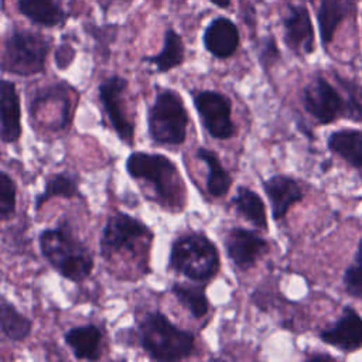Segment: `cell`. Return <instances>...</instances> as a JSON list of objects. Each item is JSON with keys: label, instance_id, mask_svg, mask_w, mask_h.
<instances>
[{"label": "cell", "instance_id": "obj_1", "mask_svg": "<svg viewBox=\"0 0 362 362\" xmlns=\"http://www.w3.org/2000/svg\"><path fill=\"white\" fill-rule=\"evenodd\" d=\"M38 246L42 257L65 279L81 283L93 270L95 262L89 249L78 239L66 221L55 228L41 230Z\"/></svg>", "mask_w": 362, "mask_h": 362}, {"label": "cell", "instance_id": "obj_2", "mask_svg": "<svg viewBox=\"0 0 362 362\" xmlns=\"http://www.w3.org/2000/svg\"><path fill=\"white\" fill-rule=\"evenodd\" d=\"M137 338L153 361H181L189 358L195 349L194 334L174 325L161 311H150L141 318Z\"/></svg>", "mask_w": 362, "mask_h": 362}, {"label": "cell", "instance_id": "obj_3", "mask_svg": "<svg viewBox=\"0 0 362 362\" xmlns=\"http://www.w3.org/2000/svg\"><path fill=\"white\" fill-rule=\"evenodd\" d=\"M301 103L320 124H329L341 117L362 122L361 93L348 88L344 96L322 76H315L303 88Z\"/></svg>", "mask_w": 362, "mask_h": 362}, {"label": "cell", "instance_id": "obj_4", "mask_svg": "<svg viewBox=\"0 0 362 362\" xmlns=\"http://www.w3.org/2000/svg\"><path fill=\"white\" fill-rule=\"evenodd\" d=\"M221 259L216 245L201 232L177 236L170 247L168 267L198 283L216 276Z\"/></svg>", "mask_w": 362, "mask_h": 362}, {"label": "cell", "instance_id": "obj_5", "mask_svg": "<svg viewBox=\"0 0 362 362\" xmlns=\"http://www.w3.org/2000/svg\"><path fill=\"white\" fill-rule=\"evenodd\" d=\"M189 117L181 96L173 89L160 90L147 112V132L156 144L180 146L185 141Z\"/></svg>", "mask_w": 362, "mask_h": 362}, {"label": "cell", "instance_id": "obj_6", "mask_svg": "<svg viewBox=\"0 0 362 362\" xmlns=\"http://www.w3.org/2000/svg\"><path fill=\"white\" fill-rule=\"evenodd\" d=\"M51 48V40L38 33L13 30L6 41L1 59L4 72L31 76L44 71Z\"/></svg>", "mask_w": 362, "mask_h": 362}, {"label": "cell", "instance_id": "obj_7", "mask_svg": "<svg viewBox=\"0 0 362 362\" xmlns=\"http://www.w3.org/2000/svg\"><path fill=\"white\" fill-rule=\"evenodd\" d=\"M126 171L133 180L147 181L163 202H174L177 197L178 171L167 156L133 151L126 158Z\"/></svg>", "mask_w": 362, "mask_h": 362}, {"label": "cell", "instance_id": "obj_8", "mask_svg": "<svg viewBox=\"0 0 362 362\" xmlns=\"http://www.w3.org/2000/svg\"><path fill=\"white\" fill-rule=\"evenodd\" d=\"M192 102L204 129L218 140L235 136L236 127L232 120V103L228 96L218 90H191Z\"/></svg>", "mask_w": 362, "mask_h": 362}, {"label": "cell", "instance_id": "obj_9", "mask_svg": "<svg viewBox=\"0 0 362 362\" xmlns=\"http://www.w3.org/2000/svg\"><path fill=\"white\" fill-rule=\"evenodd\" d=\"M148 233L150 230L144 222L126 212L116 211L107 218L102 229L99 240L100 255L109 259L124 249L133 247L137 239Z\"/></svg>", "mask_w": 362, "mask_h": 362}, {"label": "cell", "instance_id": "obj_10", "mask_svg": "<svg viewBox=\"0 0 362 362\" xmlns=\"http://www.w3.org/2000/svg\"><path fill=\"white\" fill-rule=\"evenodd\" d=\"M127 89V79L120 75H110L98 86L100 105L119 139L127 144L133 143L134 126L123 109V93Z\"/></svg>", "mask_w": 362, "mask_h": 362}, {"label": "cell", "instance_id": "obj_11", "mask_svg": "<svg viewBox=\"0 0 362 362\" xmlns=\"http://www.w3.org/2000/svg\"><path fill=\"white\" fill-rule=\"evenodd\" d=\"M223 245L229 260L240 270L252 269L269 252V243L260 235L239 226L228 230Z\"/></svg>", "mask_w": 362, "mask_h": 362}, {"label": "cell", "instance_id": "obj_12", "mask_svg": "<svg viewBox=\"0 0 362 362\" xmlns=\"http://www.w3.org/2000/svg\"><path fill=\"white\" fill-rule=\"evenodd\" d=\"M320 339L342 352L362 349V317L352 307H344L339 318L320 332Z\"/></svg>", "mask_w": 362, "mask_h": 362}, {"label": "cell", "instance_id": "obj_13", "mask_svg": "<svg viewBox=\"0 0 362 362\" xmlns=\"http://www.w3.org/2000/svg\"><path fill=\"white\" fill-rule=\"evenodd\" d=\"M284 42L297 55L314 51V30L308 10L301 4H290L283 17Z\"/></svg>", "mask_w": 362, "mask_h": 362}, {"label": "cell", "instance_id": "obj_14", "mask_svg": "<svg viewBox=\"0 0 362 362\" xmlns=\"http://www.w3.org/2000/svg\"><path fill=\"white\" fill-rule=\"evenodd\" d=\"M263 189L272 205V216L274 221L283 219L288 209L304 198L300 182L283 174H276L264 180Z\"/></svg>", "mask_w": 362, "mask_h": 362}, {"label": "cell", "instance_id": "obj_15", "mask_svg": "<svg viewBox=\"0 0 362 362\" xmlns=\"http://www.w3.org/2000/svg\"><path fill=\"white\" fill-rule=\"evenodd\" d=\"M202 42L205 49L215 58H229L239 47V30L229 18L216 17L206 25Z\"/></svg>", "mask_w": 362, "mask_h": 362}, {"label": "cell", "instance_id": "obj_16", "mask_svg": "<svg viewBox=\"0 0 362 362\" xmlns=\"http://www.w3.org/2000/svg\"><path fill=\"white\" fill-rule=\"evenodd\" d=\"M0 136L4 143H14L21 136V106L14 82L3 79L0 83Z\"/></svg>", "mask_w": 362, "mask_h": 362}, {"label": "cell", "instance_id": "obj_17", "mask_svg": "<svg viewBox=\"0 0 362 362\" xmlns=\"http://www.w3.org/2000/svg\"><path fill=\"white\" fill-rule=\"evenodd\" d=\"M64 341L79 361H98L100 358L102 331L95 324L69 328L64 334Z\"/></svg>", "mask_w": 362, "mask_h": 362}, {"label": "cell", "instance_id": "obj_18", "mask_svg": "<svg viewBox=\"0 0 362 362\" xmlns=\"http://www.w3.org/2000/svg\"><path fill=\"white\" fill-rule=\"evenodd\" d=\"M331 153L345 160L354 168H362V130L341 129L332 132L327 139Z\"/></svg>", "mask_w": 362, "mask_h": 362}, {"label": "cell", "instance_id": "obj_19", "mask_svg": "<svg viewBox=\"0 0 362 362\" xmlns=\"http://www.w3.org/2000/svg\"><path fill=\"white\" fill-rule=\"evenodd\" d=\"M197 157L208 167L205 182L208 194L215 198L226 195L232 185V177L229 171L222 165L218 154L206 147H198Z\"/></svg>", "mask_w": 362, "mask_h": 362}, {"label": "cell", "instance_id": "obj_20", "mask_svg": "<svg viewBox=\"0 0 362 362\" xmlns=\"http://www.w3.org/2000/svg\"><path fill=\"white\" fill-rule=\"evenodd\" d=\"M230 204L233 205L236 212L242 215L253 226L260 228L263 230L267 229L266 205L257 192L245 185H240L238 187L236 194L232 198Z\"/></svg>", "mask_w": 362, "mask_h": 362}, {"label": "cell", "instance_id": "obj_21", "mask_svg": "<svg viewBox=\"0 0 362 362\" xmlns=\"http://www.w3.org/2000/svg\"><path fill=\"white\" fill-rule=\"evenodd\" d=\"M352 4L349 0H321L317 11L320 35L324 47H327L342 20L349 14Z\"/></svg>", "mask_w": 362, "mask_h": 362}, {"label": "cell", "instance_id": "obj_22", "mask_svg": "<svg viewBox=\"0 0 362 362\" xmlns=\"http://www.w3.org/2000/svg\"><path fill=\"white\" fill-rule=\"evenodd\" d=\"M17 4L23 16L40 25L54 27L66 20L65 11L55 0H18Z\"/></svg>", "mask_w": 362, "mask_h": 362}, {"label": "cell", "instance_id": "obj_23", "mask_svg": "<svg viewBox=\"0 0 362 362\" xmlns=\"http://www.w3.org/2000/svg\"><path fill=\"white\" fill-rule=\"evenodd\" d=\"M0 328L8 341L23 342L31 334L33 322L3 296L0 301Z\"/></svg>", "mask_w": 362, "mask_h": 362}, {"label": "cell", "instance_id": "obj_24", "mask_svg": "<svg viewBox=\"0 0 362 362\" xmlns=\"http://www.w3.org/2000/svg\"><path fill=\"white\" fill-rule=\"evenodd\" d=\"M185 48L181 35L173 28H167L164 34V45L161 51L151 57H144L143 61L156 66L158 72H167L184 62Z\"/></svg>", "mask_w": 362, "mask_h": 362}, {"label": "cell", "instance_id": "obj_25", "mask_svg": "<svg viewBox=\"0 0 362 362\" xmlns=\"http://www.w3.org/2000/svg\"><path fill=\"white\" fill-rule=\"evenodd\" d=\"M79 195L78 175L69 171H61L47 178L42 192L34 198V208L38 211L51 198H74Z\"/></svg>", "mask_w": 362, "mask_h": 362}, {"label": "cell", "instance_id": "obj_26", "mask_svg": "<svg viewBox=\"0 0 362 362\" xmlns=\"http://www.w3.org/2000/svg\"><path fill=\"white\" fill-rule=\"evenodd\" d=\"M170 290L178 303L187 308L194 318L199 320L208 314L209 301L202 286H191L175 281Z\"/></svg>", "mask_w": 362, "mask_h": 362}, {"label": "cell", "instance_id": "obj_27", "mask_svg": "<svg viewBox=\"0 0 362 362\" xmlns=\"http://www.w3.org/2000/svg\"><path fill=\"white\" fill-rule=\"evenodd\" d=\"M17 185L14 180L4 171H0V216L7 221L16 211Z\"/></svg>", "mask_w": 362, "mask_h": 362}, {"label": "cell", "instance_id": "obj_28", "mask_svg": "<svg viewBox=\"0 0 362 362\" xmlns=\"http://www.w3.org/2000/svg\"><path fill=\"white\" fill-rule=\"evenodd\" d=\"M257 55H259V62L264 69L272 66L280 58V51L272 35L260 38L259 47H257Z\"/></svg>", "mask_w": 362, "mask_h": 362}, {"label": "cell", "instance_id": "obj_29", "mask_svg": "<svg viewBox=\"0 0 362 362\" xmlns=\"http://www.w3.org/2000/svg\"><path fill=\"white\" fill-rule=\"evenodd\" d=\"M344 286L351 297L362 301V270H359L354 263L344 272Z\"/></svg>", "mask_w": 362, "mask_h": 362}, {"label": "cell", "instance_id": "obj_30", "mask_svg": "<svg viewBox=\"0 0 362 362\" xmlns=\"http://www.w3.org/2000/svg\"><path fill=\"white\" fill-rule=\"evenodd\" d=\"M74 57H75L74 48L68 44H62L55 51V64L58 65L59 69H65L66 66L71 65V62L74 61Z\"/></svg>", "mask_w": 362, "mask_h": 362}, {"label": "cell", "instance_id": "obj_31", "mask_svg": "<svg viewBox=\"0 0 362 362\" xmlns=\"http://www.w3.org/2000/svg\"><path fill=\"white\" fill-rule=\"evenodd\" d=\"M354 264H355L359 270H362V238L359 239V243H358V247H356Z\"/></svg>", "mask_w": 362, "mask_h": 362}, {"label": "cell", "instance_id": "obj_32", "mask_svg": "<svg viewBox=\"0 0 362 362\" xmlns=\"http://www.w3.org/2000/svg\"><path fill=\"white\" fill-rule=\"evenodd\" d=\"M212 4L218 6L219 8H228L230 6V0H209Z\"/></svg>", "mask_w": 362, "mask_h": 362}, {"label": "cell", "instance_id": "obj_33", "mask_svg": "<svg viewBox=\"0 0 362 362\" xmlns=\"http://www.w3.org/2000/svg\"><path fill=\"white\" fill-rule=\"evenodd\" d=\"M322 358L331 359V356H329V355H314V356H310V359H322Z\"/></svg>", "mask_w": 362, "mask_h": 362}]
</instances>
